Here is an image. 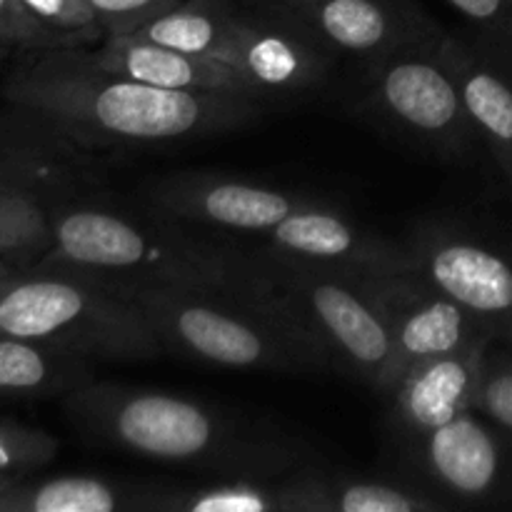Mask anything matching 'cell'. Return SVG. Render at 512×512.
I'll return each mask as SVG.
<instances>
[{
    "mask_svg": "<svg viewBox=\"0 0 512 512\" xmlns=\"http://www.w3.org/2000/svg\"><path fill=\"white\" fill-rule=\"evenodd\" d=\"M85 53H88L90 63H95L98 68L140 80V83L158 85V88L230 93L260 100L235 70L225 68L218 60L158 43L140 33L108 35L95 48H85Z\"/></svg>",
    "mask_w": 512,
    "mask_h": 512,
    "instance_id": "obj_16",
    "label": "cell"
},
{
    "mask_svg": "<svg viewBox=\"0 0 512 512\" xmlns=\"http://www.w3.org/2000/svg\"><path fill=\"white\" fill-rule=\"evenodd\" d=\"M263 255L275 310L320 350L328 368L343 370L388 398L403 375L398 353L358 280L268 250Z\"/></svg>",
    "mask_w": 512,
    "mask_h": 512,
    "instance_id": "obj_7",
    "label": "cell"
},
{
    "mask_svg": "<svg viewBox=\"0 0 512 512\" xmlns=\"http://www.w3.org/2000/svg\"><path fill=\"white\" fill-rule=\"evenodd\" d=\"M493 343L498 340L488 338L458 353L420 360L400 375L388 395V425L395 450L473 410L480 368Z\"/></svg>",
    "mask_w": 512,
    "mask_h": 512,
    "instance_id": "obj_15",
    "label": "cell"
},
{
    "mask_svg": "<svg viewBox=\"0 0 512 512\" xmlns=\"http://www.w3.org/2000/svg\"><path fill=\"white\" fill-rule=\"evenodd\" d=\"M265 250L338 273H388L415 268L408 240L398 243L355 223L325 200L288 215L263 235Z\"/></svg>",
    "mask_w": 512,
    "mask_h": 512,
    "instance_id": "obj_14",
    "label": "cell"
},
{
    "mask_svg": "<svg viewBox=\"0 0 512 512\" xmlns=\"http://www.w3.org/2000/svg\"><path fill=\"white\" fill-rule=\"evenodd\" d=\"M60 48L70 45L40 23L23 0H0V58L10 53L30 55Z\"/></svg>",
    "mask_w": 512,
    "mask_h": 512,
    "instance_id": "obj_27",
    "label": "cell"
},
{
    "mask_svg": "<svg viewBox=\"0 0 512 512\" xmlns=\"http://www.w3.org/2000/svg\"><path fill=\"white\" fill-rule=\"evenodd\" d=\"M305 25L330 53L363 63L445 33L413 0H270Z\"/></svg>",
    "mask_w": 512,
    "mask_h": 512,
    "instance_id": "obj_13",
    "label": "cell"
},
{
    "mask_svg": "<svg viewBox=\"0 0 512 512\" xmlns=\"http://www.w3.org/2000/svg\"><path fill=\"white\" fill-rule=\"evenodd\" d=\"M440 50L458 78L483 150L512 188V75L463 35L443 33Z\"/></svg>",
    "mask_w": 512,
    "mask_h": 512,
    "instance_id": "obj_17",
    "label": "cell"
},
{
    "mask_svg": "<svg viewBox=\"0 0 512 512\" xmlns=\"http://www.w3.org/2000/svg\"><path fill=\"white\" fill-rule=\"evenodd\" d=\"M388 325L400 373L410 365L458 353L493 335L418 268L353 275ZM495 340V338H493Z\"/></svg>",
    "mask_w": 512,
    "mask_h": 512,
    "instance_id": "obj_11",
    "label": "cell"
},
{
    "mask_svg": "<svg viewBox=\"0 0 512 512\" xmlns=\"http://www.w3.org/2000/svg\"><path fill=\"white\" fill-rule=\"evenodd\" d=\"M53 245L40 263L75 270L105 285L268 290L263 250H243L185 233V223L140 220L100 205L48 213Z\"/></svg>",
    "mask_w": 512,
    "mask_h": 512,
    "instance_id": "obj_3",
    "label": "cell"
},
{
    "mask_svg": "<svg viewBox=\"0 0 512 512\" xmlns=\"http://www.w3.org/2000/svg\"><path fill=\"white\" fill-rule=\"evenodd\" d=\"M405 478L453 508L512 510V433L475 410L395 450Z\"/></svg>",
    "mask_w": 512,
    "mask_h": 512,
    "instance_id": "obj_9",
    "label": "cell"
},
{
    "mask_svg": "<svg viewBox=\"0 0 512 512\" xmlns=\"http://www.w3.org/2000/svg\"><path fill=\"white\" fill-rule=\"evenodd\" d=\"M148 512H293L288 475L278 480L155 483Z\"/></svg>",
    "mask_w": 512,
    "mask_h": 512,
    "instance_id": "obj_21",
    "label": "cell"
},
{
    "mask_svg": "<svg viewBox=\"0 0 512 512\" xmlns=\"http://www.w3.org/2000/svg\"><path fill=\"white\" fill-rule=\"evenodd\" d=\"M15 273V268L10 263H5V260H0V278H5V275Z\"/></svg>",
    "mask_w": 512,
    "mask_h": 512,
    "instance_id": "obj_31",
    "label": "cell"
},
{
    "mask_svg": "<svg viewBox=\"0 0 512 512\" xmlns=\"http://www.w3.org/2000/svg\"><path fill=\"white\" fill-rule=\"evenodd\" d=\"M50 245V218L38 198L23 185L0 180V260H43Z\"/></svg>",
    "mask_w": 512,
    "mask_h": 512,
    "instance_id": "obj_22",
    "label": "cell"
},
{
    "mask_svg": "<svg viewBox=\"0 0 512 512\" xmlns=\"http://www.w3.org/2000/svg\"><path fill=\"white\" fill-rule=\"evenodd\" d=\"M138 33L218 60L265 103L318 93L338 58L270 0H180Z\"/></svg>",
    "mask_w": 512,
    "mask_h": 512,
    "instance_id": "obj_4",
    "label": "cell"
},
{
    "mask_svg": "<svg viewBox=\"0 0 512 512\" xmlns=\"http://www.w3.org/2000/svg\"><path fill=\"white\" fill-rule=\"evenodd\" d=\"M153 485L100 475H60L38 483H13L5 512H148Z\"/></svg>",
    "mask_w": 512,
    "mask_h": 512,
    "instance_id": "obj_19",
    "label": "cell"
},
{
    "mask_svg": "<svg viewBox=\"0 0 512 512\" xmlns=\"http://www.w3.org/2000/svg\"><path fill=\"white\" fill-rule=\"evenodd\" d=\"M293 512H438L450 510L413 480L330 473L310 463L288 475Z\"/></svg>",
    "mask_w": 512,
    "mask_h": 512,
    "instance_id": "obj_18",
    "label": "cell"
},
{
    "mask_svg": "<svg viewBox=\"0 0 512 512\" xmlns=\"http://www.w3.org/2000/svg\"><path fill=\"white\" fill-rule=\"evenodd\" d=\"M93 380L88 358L0 333V395L38 398L70 393Z\"/></svg>",
    "mask_w": 512,
    "mask_h": 512,
    "instance_id": "obj_20",
    "label": "cell"
},
{
    "mask_svg": "<svg viewBox=\"0 0 512 512\" xmlns=\"http://www.w3.org/2000/svg\"><path fill=\"white\" fill-rule=\"evenodd\" d=\"M415 268L512 348V243L485 230L430 220L408 238Z\"/></svg>",
    "mask_w": 512,
    "mask_h": 512,
    "instance_id": "obj_10",
    "label": "cell"
},
{
    "mask_svg": "<svg viewBox=\"0 0 512 512\" xmlns=\"http://www.w3.org/2000/svg\"><path fill=\"white\" fill-rule=\"evenodd\" d=\"M473 410L512 433V348L493 343L483 358Z\"/></svg>",
    "mask_w": 512,
    "mask_h": 512,
    "instance_id": "obj_26",
    "label": "cell"
},
{
    "mask_svg": "<svg viewBox=\"0 0 512 512\" xmlns=\"http://www.w3.org/2000/svg\"><path fill=\"white\" fill-rule=\"evenodd\" d=\"M48 135H60V133L50 128L45 120L35 118V115L28 125H23V128L0 125V140H35V138H48Z\"/></svg>",
    "mask_w": 512,
    "mask_h": 512,
    "instance_id": "obj_29",
    "label": "cell"
},
{
    "mask_svg": "<svg viewBox=\"0 0 512 512\" xmlns=\"http://www.w3.org/2000/svg\"><path fill=\"white\" fill-rule=\"evenodd\" d=\"M58 440L40 428L0 418V478L18 480L53 463Z\"/></svg>",
    "mask_w": 512,
    "mask_h": 512,
    "instance_id": "obj_24",
    "label": "cell"
},
{
    "mask_svg": "<svg viewBox=\"0 0 512 512\" xmlns=\"http://www.w3.org/2000/svg\"><path fill=\"white\" fill-rule=\"evenodd\" d=\"M440 38L365 63L358 113L415 148L448 163H468L483 143Z\"/></svg>",
    "mask_w": 512,
    "mask_h": 512,
    "instance_id": "obj_8",
    "label": "cell"
},
{
    "mask_svg": "<svg viewBox=\"0 0 512 512\" xmlns=\"http://www.w3.org/2000/svg\"><path fill=\"white\" fill-rule=\"evenodd\" d=\"M3 98L85 150L215 138L265 113L263 100L245 95L168 90L110 73L90 63L85 48L23 55Z\"/></svg>",
    "mask_w": 512,
    "mask_h": 512,
    "instance_id": "obj_1",
    "label": "cell"
},
{
    "mask_svg": "<svg viewBox=\"0 0 512 512\" xmlns=\"http://www.w3.org/2000/svg\"><path fill=\"white\" fill-rule=\"evenodd\" d=\"M108 35H133L180 0H88Z\"/></svg>",
    "mask_w": 512,
    "mask_h": 512,
    "instance_id": "obj_28",
    "label": "cell"
},
{
    "mask_svg": "<svg viewBox=\"0 0 512 512\" xmlns=\"http://www.w3.org/2000/svg\"><path fill=\"white\" fill-rule=\"evenodd\" d=\"M468 23V38L512 75V0H445Z\"/></svg>",
    "mask_w": 512,
    "mask_h": 512,
    "instance_id": "obj_23",
    "label": "cell"
},
{
    "mask_svg": "<svg viewBox=\"0 0 512 512\" xmlns=\"http://www.w3.org/2000/svg\"><path fill=\"white\" fill-rule=\"evenodd\" d=\"M65 410L93 443L218 480H278L315 463L300 440L165 390L88 380L65 393Z\"/></svg>",
    "mask_w": 512,
    "mask_h": 512,
    "instance_id": "obj_2",
    "label": "cell"
},
{
    "mask_svg": "<svg viewBox=\"0 0 512 512\" xmlns=\"http://www.w3.org/2000/svg\"><path fill=\"white\" fill-rule=\"evenodd\" d=\"M148 318L165 350L228 370H323L320 350L275 310L268 290L110 285Z\"/></svg>",
    "mask_w": 512,
    "mask_h": 512,
    "instance_id": "obj_5",
    "label": "cell"
},
{
    "mask_svg": "<svg viewBox=\"0 0 512 512\" xmlns=\"http://www.w3.org/2000/svg\"><path fill=\"white\" fill-rule=\"evenodd\" d=\"M13 483H18V480L0 478V512H5V500H8V493L10 488H13Z\"/></svg>",
    "mask_w": 512,
    "mask_h": 512,
    "instance_id": "obj_30",
    "label": "cell"
},
{
    "mask_svg": "<svg viewBox=\"0 0 512 512\" xmlns=\"http://www.w3.org/2000/svg\"><path fill=\"white\" fill-rule=\"evenodd\" d=\"M0 333L98 360H153L165 350L148 318L118 290L43 263L0 278Z\"/></svg>",
    "mask_w": 512,
    "mask_h": 512,
    "instance_id": "obj_6",
    "label": "cell"
},
{
    "mask_svg": "<svg viewBox=\"0 0 512 512\" xmlns=\"http://www.w3.org/2000/svg\"><path fill=\"white\" fill-rule=\"evenodd\" d=\"M23 3L70 48H95L108 38L88 0H23Z\"/></svg>",
    "mask_w": 512,
    "mask_h": 512,
    "instance_id": "obj_25",
    "label": "cell"
},
{
    "mask_svg": "<svg viewBox=\"0 0 512 512\" xmlns=\"http://www.w3.org/2000/svg\"><path fill=\"white\" fill-rule=\"evenodd\" d=\"M148 200L160 218L253 238H263L298 210L325 203L320 195L208 173H175L160 178L150 188Z\"/></svg>",
    "mask_w": 512,
    "mask_h": 512,
    "instance_id": "obj_12",
    "label": "cell"
}]
</instances>
